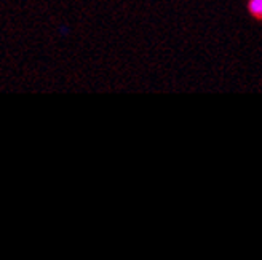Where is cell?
<instances>
[{
  "label": "cell",
  "instance_id": "1",
  "mask_svg": "<svg viewBox=\"0 0 262 260\" xmlns=\"http://www.w3.org/2000/svg\"><path fill=\"white\" fill-rule=\"evenodd\" d=\"M250 7L256 16H262V0H251Z\"/></svg>",
  "mask_w": 262,
  "mask_h": 260
}]
</instances>
